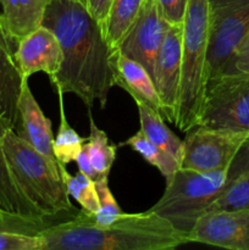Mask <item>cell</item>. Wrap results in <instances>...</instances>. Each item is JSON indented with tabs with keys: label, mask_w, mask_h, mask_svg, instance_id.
Returning <instances> with one entry per match:
<instances>
[{
	"label": "cell",
	"mask_w": 249,
	"mask_h": 250,
	"mask_svg": "<svg viewBox=\"0 0 249 250\" xmlns=\"http://www.w3.org/2000/svg\"><path fill=\"white\" fill-rule=\"evenodd\" d=\"M199 125L249 133V73H220L208 81Z\"/></svg>",
	"instance_id": "6"
},
{
	"label": "cell",
	"mask_w": 249,
	"mask_h": 250,
	"mask_svg": "<svg viewBox=\"0 0 249 250\" xmlns=\"http://www.w3.org/2000/svg\"><path fill=\"white\" fill-rule=\"evenodd\" d=\"M168 27L155 0H144L138 16L116 49L138 61L151 75L154 59Z\"/></svg>",
	"instance_id": "11"
},
{
	"label": "cell",
	"mask_w": 249,
	"mask_h": 250,
	"mask_svg": "<svg viewBox=\"0 0 249 250\" xmlns=\"http://www.w3.org/2000/svg\"><path fill=\"white\" fill-rule=\"evenodd\" d=\"M249 208V165L225 192L209 207L208 211Z\"/></svg>",
	"instance_id": "24"
},
{
	"label": "cell",
	"mask_w": 249,
	"mask_h": 250,
	"mask_svg": "<svg viewBox=\"0 0 249 250\" xmlns=\"http://www.w3.org/2000/svg\"><path fill=\"white\" fill-rule=\"evenodd\" d=\"M248 31L249 0H209L207 83L222 72Z\"/></svg>",
	"instance_id": "7"
},
{
	"label": "cell",
	"mask_w": 249,
	"mask_h": 250,
	"mask_svg": "<svg viewBox=\"0 0 249 250\" xmlns=\"http://www.w3.org/2000/svg\"><path fill=\"white\" fill-rule=\"evenodd\" d=\"M58 165L67 194L82 207L83 211L89 215L97 214L99 210V195L94 181L80 170L76 175H71L65 165L59 163Z\"/></svg>",
	"instance_id": "23"
},
{
	"label": "cell",
	"mask_w": 249,
	"mask_h": 250,
	"mask_svg": "<svg viewBox=\"0 0 249 250\" xmlns=\"http://www.w3.org/2000/svg\"><path fill=\"white\" fill-rule=\"evenodd\" d=\"M209 48V0H188L182 24V77L173 125L186 133L199 125Z\"/></svg>",
	"instance_id": "5"
},
{
	"label": "cell",
	"mask_w": 249,
	"mask_h": 250,
	"mask_svg": "<svg viewBox=\"0 0 249 250\" xmlns=\"http://www.w3.org/2000/svg\"><path fill=\"white\" fill-rule=\"evenodd\" d=\"M15 59L24 78L37 72H44L51 78L60 70L63 56L58 37L42 24L17 43Z\"/></svg>",
	"instance_id": "12"
},
{
	"label": "cell",
	"mask_w": 249,
	"mask_h": 250,
	"mask_svg": "<svg viewBox=\"0 0 249 250\" xmlns=\"http://www.w3.org/2000/svg\"><path fill=\"white\" fill-rule=\"evenodd\" d=\"M88 116H89L90 134L85 142V146L89 154L90 163L99 178L109 177V173L116 159L117 146L110 143L105 131L100 129L95 125L90 109H88Z\"/></svg>",
	"instance_id": "22"
},
{
	"label": "cell",
	"mask_w": 249,
	"mask_h": 250,
	"mask_svg": "<svg viewBox=\"0 0 249 250\" xmlns=\"http://www.w3.org/2000/svg\"><path fill=\"white\" fill-rule=\"evenodd\" d=\"M15 131L34 149L58 163L53 151L54 134L51 121L44 115L24 78L19 100V124Z\"/></svg>",
	"instance_id": "13"
},
{
	"label": "cell",
	"mask_w": 249,
	"mask_h": 250,
	"mask_svg": "<svg viewBox=\"0 0 249 250\" xmlns=\"http://www.w3.org/2000/svg\"><path fill=\"white\" fill-rule=\"evenodd\" d=\"M43 26L54 32L62 49V65L50 78L55 89L77 95L88 109L95 102L104 109L115 85L112 56L103 26L80 0H51Z\"/></svg>",
	"instance_id": "1"
},
{
	"label": "cell",
	"mask_w": 249,
	"mask_h": 250,
	"mask_svg": "<svg viewBox=\"0 0 249 250\" xmlns=\"http://www.w3.org/2000/svg\"><path fill=\"white\" fill-rule=\"evenodd\" d=\"M0 250H45L41 234L0 231Z\"/></svg>",
	"instance_id": "26"
},
{
	"label": "cell",
	"mask_w": 249,
	"mask_h": 250,
	"mask_svg": "<svg viewBox=\"0 0 249 250\" xmlns=\"http://www.w3.org/2000/svg\"><path fill=\"white\" fill-rule=\"evenodd\" d=\"M112 70L115 85L126 90L133 98L134 103H143L163 115L160 98L153 77L143 65L115 49Z\"/></svg>",
	"instance_id": "15"
},
{
	"label": "cell",
	"mask_w": 249,
	"mask_h": 250,
	"mask_svg": "<svg viewBox=\"0 0 249 250\" xmlns=\"http://www.w3.org/2000/svg\"><path fill=\"white\" fill-rule=\"evenodd\" d=\"M120 146H129L132 150L138 153L149 165L158 168L159 172L165 177L166 182L171 180L172 176L181 168L180 161L166 153L160 146L149 141L142 129H139L137 133H134L124 142H122Z\"/></svg>",
	"instance_id": "20"
},
{
	"label": "cell",
	"mask_w": 249,
	"mask_h": 250,
	"mask_svg": "<svg viewBox=\"0 0 249 250\" xmlns=\"http://www.w3.org/2000/svg\"><path fill=\"white\" fill-rule=\"evenodd\" d=\"M48 219H31V217L20 216V215H9V216L0 219V231L21 232V233L39 234L48 226H50Z\"/></svg>",
	"instance_id": "27"
},
{
	"label": "cell",
	"mask_w": 249,
	"mask_h": 250,
	"mask_svg": "<svg viewBox=\"0 0 249 250\" xmlns=\"http://www.w3.org/2000/svg\"><path fill=\"white\" fill-rule=\"evenodd\" d=\"M14 42L0 28V120L16 129L19 100L24 77L20 71L12 49Z\"/></svg>",
	"instance_id": "14"
},
{
	"label": "cell",
	"mask_w": 249,
	"mask_h": 250,
	"mask_svg": "<svg viewBox=\"0 0 249 250\" xmlns=\"http://www.w3.org/2000/svg\"><path fill=\"white\" fill-rule=\"evenodd\" d=\"M0 28H2V26H1V16H0Z\"/></svg>",
	"instance_id": "33"
},
{
	"label": "cell",
	"mask_w": 249,
	"mask_h": 250,
	"mask_svg": "<svg viewBox=\"0 0 249 250\" xmlns=\"http://www.w3.org/2000/svg\"><path fill=\"white\" fill-rule=\"evenodd\" d=\"M249 133L198 125L186 132L181 167L210 172L229 166Z\"/></svg>",
	"instance_id": "8"
},
{
	"label": "cell",
	"mask_w": 249,
	"mask_h": 250,
	"mask_svg": "<svg viewBox=\"0 0 249 250\" xmlns=\"http://www.w3.org/2000/svg\"><path fill=\"white\" fill-rule=\"evenodd\" d=\"M9 128H12L11 125L0 120V208L5 212L12 215H20L31 219H48L44 217L38 211V209L27 199L12 175L2 148V137Z\"/></svg>",
	"instance_id": "17"
},
{
	"label": "cell",
	"mask_w": 249,
	"mask_h": 250,
	"mask_svg": "<svg viewBox=\"0 0 249 250\" xmlns=\"http://www.w3.org/2000/svg\"><path fill=\"white\" fill-rule=\"evenodd\" d=\"M94 182L98 195H99V210L97 214L92 215L93 221L99 226H106V225L112 224L117 217H120L122 210L120 209L114 194L110 190L107 177H100Z\"/></svg>",
	"instance_id": "25"
},
{
	"label": "cell",
	"mask_w": 249,
	"mask_h": 250,
	"mask_svg": "<svg viewBox=\"0 0 249 250\" xmlns=\"http://www.w3.org/2000/svg\"><path fill=\"white\" fill-rule=\"evenodd\" d=\"M248 165L249 137L227 167L210 172L181 167L166 182L163 197L149 210L160 215L188 236L199 217Z\"/></svg>",
	"instance_id": "3"
},
{
	"label": "cell",
	"mask_w": 249,
	"mask_h": 250,
	"mask_svg": "<svg viewBox=\"0 0 249 250\" xmlns=\"http://www.w3.org/2000/svg\"><path fill=\"white\" fill-rule=\"evenodd\" d=\"M76 163H77V165H78V170H80L81 172L84 173L85 176H88L89 178H92L93 181H97L98 178H99L98 173L95 172L94 167H93L92 163H90L89 154H88L85 143L83 144L82 150L80 151L77 159H76Z\"/></svg>",
	"instance_id": "31"
},
{
	"label": "cell",
	"mask_w": 249,
	"mask_h": 250,
	"mask_svg": "<svg viewBox=\"0 0 249 250\" xmlns=\"http://www.w3.org/2000/svg\"><path fill=\"white\" fill-rule=\"evenodd\" d=\"M80 1H82V2H84V4H85V1H87V0H80Z\"/></svg>",
	"instance_id": "34"
},
{
	"label": "cell",
	"mask_w": 249,
	"mask_h": 250,
	"mask_svg": "<svg viewBox=\"0 0 249 250\" xmlns=\"http://www.w3.org/2000/svg\"><path fill=\"white\" fill-rule=\"evenodd\" d=\"M2 148L20 189L44 217L78 211L71 204L56 161L39 153L14 128L5 132Z\"/></svg>",
	"instance_id": "4"
},
{
	"label": "cell",
	"mask_w": 249,
	"mask_h": 250,
	"mask_svg": "<svg viewBox=\"0 0 249 250\" xmlns=\"http://www.w3.org/2000/svg\"><path fill=\"white\" fill-rule=\"evenodd\" d=\"M59 97V110H60V126H59L56 137H54L53 151L59 164L68 165L77 159L78 154L82 150L83 144L87 138H83L70 126L66 117L65 107H63V92L56 89Z\"/></svg>",
	"instance_id": "21"
},
{
	"label": "cell",
	"mask_w": 249,
	"mask_h": 250,
	"mask_svg": "<svg viewBox=\"0 0 249 250\" xmlns=\"http://www.w3.org/2000/svg\"><path fill=\"white\" fill-rule=\"evenodd\" d=\"M39 234L45 250H167L189 243L187 234L151 210L122 212L106 226L78 210L72 220L50 225Z\"/></svg>",
	"instance_id": "2"
},
{
	"label": "cell",
	"mask_w": 249,
	"mask_h": 250,
	"mask_svg": "<svg viewBox=\"0 0 249 250\" xmlns=\"http://www.w3.org/2000/svg\"><path fill=\"white\" fill-rule=\"evenodd\" d=\"M144 0H112L103 24L107 43L116 49L138 16Z\"/></svg>",
	"instance_id": "19"
},
{
	"label": "cell",
	"mask_w": 249,
	"mask_h": 250,
	"mask_svg": "<svg viewBox=\"0 0 249 250\" xmlns=\"http://www.w3.org/2000/svg\"><path fill=\"white\" fill-rule=\"evenodd\" d=\"M51 0H0L1 26L17 45L22 38L42 26L44 14Z\"/></svg>",
	"instance_id": "16"
},
{
	"label": "cell",
	"mask_w": 249,
	"mask_h": 250,
	"mask_svg": "<svg viewBox=\"0 0 249 250\" xmlns=\"http://www.w3.org/2000/svg\"><path fill=\"white\" fill-rule=\"evenodd\" d=\"M9 215H11V214H9V212H5L4 210H2L1 208H0V219H4V217L9 216Z\"/></svg>",
	"instance_id": "32"
},
{
	"label": "cell",
	"mask_w": 249,
	"mask_h": 250,
	"mask_svg": "<svg viewBox=\"0 0 249 250\" xmlns=\"http://www.w3.org/2000/svg\"><path fill=\"white\" fill-rule=\"evenodd\" d=\"M249 73V31L238 44L221 73Z\"/></svg>",
	"instance_id": "28"
},
{
	"label": "cell",
	"mask_w": 249,
	"mask_h": 250,
	"mask_svg": "<svg viewBox=\"0 0 249 250\" xmlns=\"http://www.w3.org/2000/svg\"><path fill=\"white\" fill-rule=\"evenodd\" d=\"M111 2L112 0H87L85 6H87L89 14L103 26L106 21Z\"/></svg>",
	"instance_id": "30"
},
{
	"label": "cell",
	"mask_w": 249,
	"mask_h": 250,
	"mask_svg": "<svg viewBox=\"0 0 249 250\" xmlns=\"http://www.w3.org/2000/svg\"><path fill=\"white\" fill-rule=\"evenodd\" d=\"M136 104L139 114L141 129L145 134L146 138L158 146H160L161 149H164L166 153L177 159L181 164L183 155V141H181L168 128L160 112H158L148 105L143 104V103H136Z\"/></svg>",
	"instance_id": "18"
},
{
	"label": "cell",
	"mask_w": 249,
	"mask_h": 250,
	"mask_svg": "<svg viewBox=\"0 0 249 250\" xmlns=\"http://www.w3.org/2000/svg\"><path fill=\"white\" fill-rule=\"evenodd\" d=\"M193 243L229 250H249V208L208 211L188 233Z\"/></svg>",
	"instance_id": "10"
},
{
	"label": "cell",
	"mask_w": 249,
	"mask_h": 250,
	"mask_svg": "<svg viewBox=\"0 0 249 250\" xmlns=\"http://www.w3.org/2000/svg\"><path fill=\"white\" fill-rule=\"evenodd\" d=\"M163 107V117L173 124L182 77V24L168 27L151 71Z\"/></svg>",
	"instance_id": "9"
},
{
	"label": "cell",
	"mask_w": 249,
	"mask_h": 250,
	"mask_svg": "<svg viewBox=\"0 0 249 250\" xmlns=\"http://www.w3.org/2000/svg\"><path fill=\"white\" fill-rule=\"evenodd\" d=\"M161 15L170 26L183 24L188 0H155Z\"/></svg>",
	"instance_id": "29"
}]
</instances>
